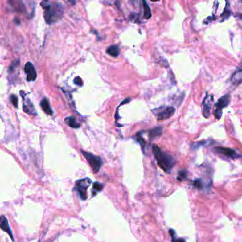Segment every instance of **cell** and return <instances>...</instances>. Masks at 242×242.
<instances>
[{"label": "cell", "instance_id": "1", "mask_svg": "<svg viewBox=\"0 0 242 242\" xmlns=\"http://www.w3.org/2000/svg\"><path fill=\"white\" fill-rule=\"evenodd\" d=\"M44 12L43 16L47 24H51L58 22L63 16V8L60 4L49 3L48 0H43L41 2Z\"/></svg>", "mask_w": 242, "mask_h": 242}, {"label": "cell", "instance_id": "2", "mask_svg": "<svg viewBox=\"0 0 242 242\" xmlns=\"http://www.w3.org/2000/svg\"><path fill=\"white\" fill-rule=\"evenodd\" d=\"M152 152L158 166L166 173H170L171 169L175 164L174 157L164 152L157 145H153Z\"/></svg>", "mask_w": 242, "mask_h": 242}, {"label": "cell", "instance_id": "3", "mask_svg": "<svg viewBox=\"0 0 242 242\" xmlns=\"http://www.w3.org/2000/svg\"><path fill=\"white\" fill-rule=\"evenodd\" d=\"M152 112L156 115L157 120L163 121L170 118L175 113V110L172 106H161L152 110Z\"/></svg>", "mask_w": 242, "mask_h": 242}, {"label": "cell", "instance_id": "4", "mask_svg": "<svg viewBox=\"0 0 242 242\" xmlns=\"http://www.w3.org/2000/svg\"><path fill=\"white\" fill-rule=\"evenodd\" d=\"M81 152L84 156V157L88 160L89 164L90 165L94 173H97V172L100 171V169L101 167H102V165L103 164L102 159L90 152H84V151L83 150L81 151Z\"/></svg>", "mask_w": 242, "mask_h": 242}, {"label": "cell", "instance_id": "5", "mask_svg": "<svg viewBox=\"0 0 242 242\" xmlns=\"http://www.w3.org/2000/svg\"><path fill=\"white\" fill-rule=\"evenodd\" d=\"M91 182V180L88 178L81 179V180L76 181L75 190L78 193L80 197L83 201H85L88 198L87 190H88V188L90 186Z\"/></svg>", "mask_w": 242, "mask_h": 242}, {"label": "cell", "instance_id": "6", "mask_svg": "<svg viewBox=\"0 0 242 242\" xmlns=\"http://www.w3.org/2000/svg\"><path fill=\"white\" fill-rule=\"evenodd\" d=\"M229 102L230 96L229 94L224 95L218 100V101L215 104V110L214 111V115H215L216 119H221L222 115V109L229 105Z\"/></svg>", "mask_w": 242, "mask_h": 242}, {"label": "cell", "instance_id": "7", "mask_svg": "<svg viewBox=\"0 0 242 242\" xmlns=\"http://www.w3.org/2000/svg\"><path fill=\"white\" fill-rule=\"evenodd\" d=\"M214 96L213 95L207 94L202 104V112L204 118H207L210 115V111L212 108Z\"/></svg>", "mask_w": 242, "mask_h": 242}, {"label": "cell", "instance_id": "8", "mask_svg": "<svg viewBox=\"0 0 242 242\" xmlns=\"http://www.w3.org/2000/svg\"><path fill=\"white\" fill-rule=\"evenodd\" d=\"M215 150L219 154H221L224 155L228 158H231V159H234L240 157V155L238 154L236 151L230 148L217 147L215 148Z\"/></svg>", "mask_w": 242, "mask_h": 242}, {"label": "cell", "instance_id": "9", "mask_svg": "<svg viewBox=\"0 0 242 242\" xmlns=\"http://www.w3.org/2000/svg\"><path fill=\"white\" fill-rule=\"evenodd\" d=\"M25 72L27 74V80L28 81H33L36 79L37 74L34 65L31 62H27L25 64Z\"/></svg>", "mask_w": 242, "mask_h": 242}, {"label": "cell", "instance_id": "10", "mask_svg": "<svg viewBox=\"0 0 242 242\" xmlns=\"http://www.w3.org/2000/svg\"><path fill=\"white\" fill-rule=\"evenodd\" d=\"M0 229L3 230L4 232H6V233L9 235V236L11 237V240H12L13 241H14V239L12 232H11V228H10V227H9L8 220H7V218H6L4 215L0 216Z\"/></svg>", "mask_w": 242, "mask_h": 242}, {"label": "cell", "instance_id": "11", "mask_svg": "<svg viewBox=\"0 0 242 242\" xmlns=\"http://www.w3.org/2000/svg\"><path fill=\"white\" fill-rule=\"evenodd\" d=\"M241 68L240 67L238 70H236L235 72L233 74V75L232 76L231 81L235 85H239L241 83L242 80V74H241Z\"/></svg>", "mask_w": 242, "mask_h": 242}, {"label": "cell", "instance_id": "12", "mask_svg": "<svg viewBox=\"0 0 242 242\" xmlns=\"http://www.w3.org/2000/svg\"><path fill=\"white\" fill-rule=\"evenodd\" d=\"M40 105H41L42 109H43V111L46 114H48V115H53L52 109H51L50 104H49L48 100L46 98H44V99L42 100V101H41V103H40Z\"/></svg>", "mask_w": 242, "mask_h": 242}, {"label": "cell", "instance_id": "13", "mask_svg": "<svg viewBox=\"0 0 242 242\" xmlns=\"http://www.w3.org/2000/svg\"><path fill=\"white\" fill-rule=\"evenodd\" d=\"M107 53L112 57H117L119 55V53H120L119 46L117 45L109 46V47L107 49Z\"/></svg>", "mask_w": 242, "mask_h": 242}, {"label": "cell", "instance_id": "14", "mask_svg": "<svg viewBox=\"0 0 242 242\" xmlns=\"http://www.w3.org/2000/svg\"><path fill=\"white\" fill-rule=\"evenodd\" d=\"M161 134H162V128L161 127H157L156 128L152 129L149 131V139L152 140V139L156 138L157 137L161 135Z\"/></svg>", "mask_w": 242, "mask_h": 242}, {"label": "cell", "instance_id": "15", "mask_svg": "<svg viewBox=\"0 0 242 242\" xmlns=\"http://www.w3.org/2000/svg\"><path fill=\"white\" fill-rule=\"evenodd\" d=\"M65 122L68 125L72 128H79L80 125L78 123H77L76 118L74 117H68L65 119Z\"/></svg>", "mask_w": 242, "mask_h": 242}, {"label": "cell", "instance_id": "16", "mask_svg": "<svg viewBox=\"0 0 242 242\" xmlns=\"http://www.w3.org/2000/svg\"><path fill=\"white\" fill-rule=\"evenodd\" d=\"M143 2V7H144V18H146V19H149L151 17V9L148 5L147 2H146V0H142Z\"/></svg>", "mask_w": 242, "mask_h": 242}, {"label": "cell", "instance_id": "17", "mask_svg": "<svg viewBox=\"0 0 242 242\" xmlns=\"http://www.w3.org/2000/svg\"><path fill=\"white\" fill-rule=\"evenodd\" d=\"M103 187H104V185H103L102 183H100L99 182H95V183H94L92 188H93V192H95V195H96L97 193L102 191V189H103Z\"/></svg>", "mask_w": 242, "mask_h": 242}, {"label": "cell", "instance_id": "18", "mask_svg": "<svg viewBox=\"0 0 242 242\" xmlns=\"http://www.w3.org/2000/svg\"><path fill=\"white\" fill-rule=\"evenodd\" d=\"M187 178V171L185 170H182L178 172V180L180 181H182Z\"/></svg>", "mask_w": 242, "mask_h": 242}, {"label": "cell", "instance_id": "19", "mask_svg": "<svg viewBox=\"0 0 242 242\" xmlns=\"http://www.w3.org/2000/svg\"><path fill=\"white\" fill-rule=\"evenodd\" d=\"M192 185H193V186H195V187L197 188V189H199V190L202 189V188H203V181H202L200 179H197V180L194 181L193 183H192Z\"/></svg>", "mask_w": 242, "mask_h": 242}, {"label": "cell", "instance_id": "20", "mask_svg": "<svg viewBox=\"0 0 242 242\" xmlns=\"http://www.w3.org/2000/svg\"><path fill=\"white\" fill-rule=\"evenodd\" d=\"M10 100H11V103L13 104V106L16 107V108H17L18 107V99H17V97H16V95H14V94L11 95Z\"/></svg>", "mask_w": 242, "mask_h": 242}, {"label": "cell", "instance_id": "21", "mask_svg": "<svg viewBox=\"0 0 242 242\" xmlns=\"http://www.w3.org/2000/svg\"><path fill=\"white\" fill-rule=\"evenodd\" d=\"M74 83L77 86H83V81H82L80 76H77V77L75 78Z\"/></svg>", "mask_w": 242, "mask_h": 242}, {"label": "cell", "instance_id": "22", "mask_svg": "<svg viewBox=\"0 0 242 242\" xmlns=\"http://www.w3.org/2000/svg\"><path fill=\"white\" fill-rule=\"evenodd\" d=\"M172 241L173 242H185V240L183 239H175L174 237H172Z\"/></svg>", "mask_w": 242, "mask_h": 242}, {"label": "cell", "instance_id": "23", "mask_svg": "<svg viewBox=\"0 0 242 242\" xmlns=\"http://www.w3.org/2000/svg\"><path fill=\"white\" fill-rule=\"evenodd\" d=\"M151 1L155 2H158V1H160V0H151Z\"/></svg>", "mask_w": 242, "mask_h": 242}]
</instances>
